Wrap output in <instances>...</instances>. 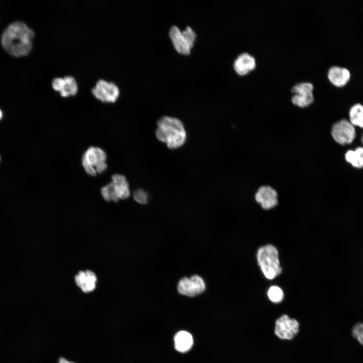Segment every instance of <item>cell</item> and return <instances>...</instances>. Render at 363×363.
<instances>
[{
  "mask_svg": "<svg viewBox=\"0 0 363 363\" xmlns=\"http://www.w3.org/2000/svg\"><path fill=\"white\" fill-rule=\"evenodd\" d=\"M299 327L296 320L283 315L276 321L274 333L280 339L290 340L298 333Z\"/></svg>",
  "mask_w": 363,
  "mask_h": 363,
  "instance_id": "6",
  "label": "cell"
},
{
  "mask_svg": "<svg viewBox=\"0 0 363 363\" xmlns=\"http://www.w3.org/2000/svg\"><path fill=\"white\" fill-rule=\"evenodd\" d=\"M314 85L310 82H301L294 84L291 89V91L294 93L305 92H313Z\"/></svg>",
  "mask_w": 363,
  "mask_h": 363,
  "instance_id": "20",
  "label": "cell"
},
{
  "mask_svg": "<svg viewBox=\"0 0 363 363\" xmlns=\"http://www.w3.org/2000/svg\"><path fill=\"white\" fill-rule=\"evenodd\" d=\"M258 264L265 277L271 280L279 275L282 269L280 265L278 252L271 245L261 247L257 253Z\"/></svg>",
  "mask_w": 363,
  "mask_h": 363,
  "instance_id": "3",
  "label": "cell"
},
{
  "mask_svg": "<svg viewBox=\"0 0 363 363\" xmlns=\"http://www.w3.org/2000/svg\"><path fill=\"white\" fill-rule=\"evenodd\" d=\"M255 199L265 210L275 207L278 202L277 192L270 186L260 187L255 193Z\"/></svg>",
  "mask_w": 363,
  "mask_h": 363,
  "instance_id": "8",
  "label": "cell"
},
{
  "mask_svg": "<svg viewBox=\"0 0 363 363\" xmlns=\"http://www.w3.org/2000/svg\"><path fill=\"white\" fill-rule=\"evenodd\" d=\"M75 282L77 285L81 287L85 284L86 281V276L85 272L80 271L75 277Z\"/></svg>",
  "mask_w": 363,
  "mask_h": 363,
  "instance_id": "26",
  "label": "cell"
},
{
  "mask_svg": "<svg viewBox=\"0 0 363 363\" xmlns=\"http://www.w3.org/2000/svg\"><path fill=\"white\" fill-rule=\"evenodd\" d=\"M256 66L255 57L247 52L239 54L235 59L233 68L239 75H245L254 70Z\"/></svg>",
  "mask_w": 363,
  "mask_h": 363,
  "instance_id": "11",
  "label": "cell"
},
{
  "mask_svg": "<svg viewBox=\"0 0 363 363\" xmlns=\"http://www.w3.org/2000/svg\"><path fill=\"white\" fill-rule=\"evenodd\" d=\"M190 278L194 283L197 295L202 293L205 291L206 285L202 277L198 275H194Z\"/></svg>",
  "mask_w": 363,
  "mask_h": 363,
  "instance_id": "22",
  "label": "cell"
},
{
  "mask_svg": "<svg viewBox=\"0 0 363 363\" xmlns=\"http://www.w3.org/2000/svg\"><path fill=\"white\" fill-rule=\"evenodd\" d=\"M292 103L300 108L310 105L314 101L313 92L294 93L291 98Z\"/></svg>",
  "mask_w": 363,
  "mask_h": 363,
  "instance_id": "17",
  "label": "cell"
},
{
  "mask_svg": "<svg viewBox=\"0 0 363 363\" xmlns=\"http://www.w3.org/2000/svg\"><path fill=\"white\" fill-rule=\"evenodd\" d=\"M268 296L272 302L278 303L282 300L284 293L282 290L279 287L272 286L268 289Z\"/></svg>",
  "mask_w": 363,
  "mask_h": 363,
  "instance_id": "19",
  "label": "cell"
},
{
  "mask_svg": "<svg viewBox=\"0 0 363 363\" xmlns=\"http://www.w3.org/2000/svg\"><path fill=\"white\" fill-rule=\"evenodd\" d=\"M182 33L189 46L192 48L196 38L195 33L190 27H187L186 29L182 32Z\"/></svg>",
  "mask_w": 363,
  "mask_h": 363,
  "instance_id": "25",
  "label": "cell"
},
{
  "mask_svg": "<svg viewBox=\"0 0 363 363\" xmlns=\"http://www.w3.org/2000/svg\"><path fill=\"white\" fill-rule=\"evenodd\" d=\"M331 135L336 142L344 145L353 142L355 138V130L350 122L341 119L333 125Z\"/></svg>",
  "mask_w": 363,
  "mask_h": 363,
  "instance_id": "5",
  "label": "cell"
},
{
  "mask_svg": "<svg viewBox=\"0 0 363 363\" xmlns=\"http://www.w3.org/2000/svg\"><path fill=\"white\" fill-rule=\"evenodd\" d=\"M52 86L55 90L60 92L62 96L65 97L75 95L78 91L77 82L72 76L54 79L52 82Z\"/></svg>",
  "mask_w": 363,
  "mask_h": 363,
  "instance_id": "9",
  "label": "cell"
},
{
  "mask_svg": "<svg viewBox=\"0 0 363 363\" xmlns=\"http://www.w3.org/2000/svg\"><path fill=\"white\" fill-rule=\"evenodd\" d=\"M92 92L97 99L103 102L113 103L119 94V89L114 83L103 80H100L96 83Z\"/></svg>",
  "mask_w": 363,
  "mask_h": 363,
  "instance_id": "7",
  "label": "cell"
},
{
  "mask_svg": "<svg viewBox=\"0 0 363 363\" xmlns=\"http://www.w3.org/2000/svg\"><path fill=\"white\" fill-rule=\"evenodd\" d=\"M327 78L332 85L341 88L348 83L351 78V74L346 68L333 66L328 70Z\"/></svg>",
  "mask_w": 363,
  "mask_h": 363,
  "instance_id": "10",
  "label": "cell"
},
{
  "mask_svg": "<svg viewBox=\"0 0 363 363\" xmlns=\"http://www.w3.org/2000/svg\"><path fill=\"white\" fill-rule=\"evenodd\" d=\"M352 336L363 345V323H357L352 328Z\"/></svg>",
  "mask_w": 363,
  "mask_h": 363,
  "instance_id": "24",
  "label": "cell"
},
{
  "mask_svg": "<svg viewBox=\"0 0 363 363\" xmlns=\"http://www.w3.org/2000/svg\"><path fill=\"white\" fill-rule=\"evenodd\" d=\"M34 36V31L24 22L16 21L5 30L1 42L9 54L16 57L22 56L31 51Z\"/></svg>",
  "mask_w": 363,
  "mask_h": 363,
  "instance_id": "1",
  "label": "cell"
},
{
  "mask_svg": "<svg viewBox=\"0 0 363 363\" xmlns=\"http://www.w3.org/2000/svg\"><path fill=\"white\" fill-rule=\"evenodd\" d=\"M58 363H74L73 362L69 361L67 360H66L65 358L60 357L59 359V362Z\"/></svg>",
  "mask_w": 363,
  "mask_h": 363,
  "instance_id": "28",
  "label": "cell"
},
{
  "mask_svg": "<svg viewBox=\"0 0 363 363\" xmlns=\"http://www.w3.org/2000/svg\"><path fill=\"white\" fill-rule=\"evenodd\" d=\"M177 290L181 294L188 296L197 295L194 283L190 278H182L178 283Z\"/></svg>",
  "mask_w": 363,
  "mask_h": 363,
  "instance_id": "18",
  "label": "cell"
},
{
  "mask_svg": "<svg viewBox=\"0 0 363 363\" xmlns=\"http://www.w3.org/2000/svg\"><path fill=\"white\" fill-rule=\"evenodd\" d=\"M86 276V282H91L96 283L97 281V277L95 274L90 270H87L85 272Z\"/></svg>",
  "mask_w": 363,
  "mask_h": 363,
  "instance_id": "27",
  "label": "cell"
},
{
  "mask_svg": "<svg viewBox=\"0 0 363 363\" xmlns=\"http://www.w3.org/2000/svg\"><path fill=\"white\" fill-rule=\"evenodd\" d=\"M106 154L103 149L92 146L84 153L82 164L87 173L91 176H95L97 173L104 172L106 169Z\"/></svg>",
  "mask_w": 363,
  "mask_h": 363,
  "instance_id": "4",
  "label": "cell"
},
{
  "mask_svg": "<svg viewBox=\"0 0 363 363\" xmlns=\"http://www.w3.org/2000/svg\"><path fill=\"white\" fill-rule=\"evenodd\" d=\"M349 122L354 126L363 128V105L357 103L351 107L349 111Z\"/></svg>",
  "mask_w": 363,
  "mask_h": 363,
  "instance_id": "16",
  "label": "cell"
},
{
  "mask_svg": "<svg viewBox=\"0 0 363 363\" xmlns=\"http://www.w3.org/2000/svg\"><path fill=\"white\" fill-rule=\"evenodd\" d=\"M101 194L103 199L106 201H113L115 202L118 201L115 196L111 182L101 188Z\"/></svg>",
  "mask_w": 363,
  "mask_h": 363,
  "instance_id": "21",
  "label": "cell"
},
{
  "mask_svg": "<svg viewBox=\"0 0 363 363\" xmlns=\"http://www.w3.org/2000/svg\"><path fill=\"white\" fill-rule=\"evenodd\" d=\"M347 162L357 168L363 167V147H358L353 150H348L345 155Z\"/></svg>",
  "mask_w": 363,
  "mask_h": 363,
  "instance_id": "15",
  "label": "cell"
},
{
  "mask_svg": "<svg viewBox=\"0 0 363 363\" xmlns=\"http://www.w3.org/2000/svg\"><path fill=\"white\" fill-rule=\"evenodd\" d=\"M157 139L166 144L170 149L183 146L186 140V132L183 123L178 118L164 116L158 119L155 132Z\"/></svg>",
  "mask_w": 363,
  "mask_h": 363,
  "instance_id": "2",
  "label": "cell"
},
{
  "mask_svg": "<svg viewBox=\"0 0 363 363\" xmlns=\"http://www.w3.org/2000/svg\"><path fill=\"white\" fill-rule=\"evenodd\" d=\"M133 198L137 203L146 204L148 202L149 196L145 190L139 189L134 191Z\"/></svg>",
  "mask_w": 363,
  "mask_h": 363,
  "instance_id": "23",
  "label": "cell"
},
{
  "mask_svg": "<svg viewBox=\"0 0 363 363\" xmlns=\"http://www.w3.org/2000/svg\"><path fill=\"white\" fill-rule=\"evenodd\" d=\"M169 36L176 50L179 53L187 55L190 52L191 48L188 43L182 32L175 26L171 27Z\"/></svg>",
  "mask_w": 363,
  "mask_h": 363,
  "instance_id": "13",
  "label": "cell"
},
{
  "mask_svg": "<svg viewBox=\"0 0 363 363\" xmlns=\"http://www.w3.org/2000/svg\"><path fill=\"white\" fill-rule=\"evenodd\" d=\"M3 116V113L1 109H0V120L2 118Z\"/></svg>",
  "mask_w": 363,
  "mask_h": 363,
  "instance_id": "29",
  "label": "cell"
},
{
  "mask_svg": "<svg viewBox=\"0 0 363 363\" xmlns=\"http://www.w3.org/2000/svg\"><path fill=\"white\" fill-rule=\"evenodd\" d=\"M0 160H1V156H0Z\"/></svg>",
  "mask_w": 363,
  "mask_h": 363,
  "instance_id": "31",
  "label": "cell"
},
{
  "mask_svg": "<svg viewBox=\"0 0 363 363\" xmlns=\"http://www.w3.org/2000/svg\"><path fill=\"white\" fill-rule=\"evenodd\" d=\"M111 183L116 199H127L130 195L129 185L126 177L122 174H114L112 176Z\"/></svg>",
  "mask_w": 363,
  "mask_h": 363,
  "instance_id": "12",
  "label": "cell"
},
{
  "mask_svg": "<svg viewBox=\"0 0 363 363\" xmlns=\"http://www.w3.org/2000/svg\"><path fill=\"white\" fill-rule=\"evenodd\" d=\"M361 141H362V144H363V135H362V138H361Z\"/></svg>",
  "mask_w": 363,
  "mask_h": 363,
  "instance_id": "30",
  "label": "cell"
},
{
  "mask_svg": "<svg viewBox=\"0 0 363 363\" xmlns=\"http://www.w3.org/2000/svg\"><path fill=\"white\" fill-rule=\"evenodd\" d=\"M175 349L180 352L189 351L193 344L192 335L185 331H181L176 334L174 337Z\"/></svg>",
  "mask_w": 363,
  "mask_h": 363,
  "instance_id": "14",
  "label": "cell"
}]
</instances>
